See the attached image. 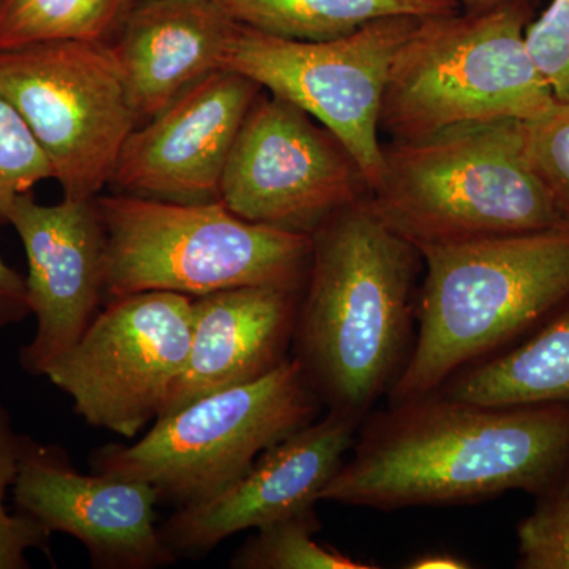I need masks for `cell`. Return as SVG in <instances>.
Here are the masks:
<instances>
[{
    "label": "cell",
    "instance_id": "obj_19",
    "mask_svg": "<svg viewBox=\"0 0 569 569\" xmlns=\"http://www.w3.org/2000/svg\"><path fill=\"white\" fill-rule=\"evenodd\" d=\"M247 28L293 40H331L389 17L429 18L460 11L447 0H220Z\"/></svg>",
    "mask_w": 569,
    "mask_h": 569
},
{
    "label": "cell",
    "instance_id": "obj_20",
    "mask_svg": "<svg viewBox=\"0 0 569 569\" xmlns=\"http://www.w3.org/2000/svg\"><path fill=\"white\" fill-rule=\"evenodd\" d=\"M132 0H3L0 51L54 40H102L121 28Z\"/></svg>",
    "mask_w": 569,
    "mask_h": 569
},
{
    "label": "cell",
    "instance_id": "obj_25",
    "mask_svg": "<svg viewBox=\"0 0 569 569\" xmlns=\"http://www.w3.org/2000/svg\"><path fill=\"white\" fill-rule=\"evenodd\" d=\"M531 162L569 220V103L526 121Z\"/></svg>",
    "mask_w": 569,
    "mask_h": 569
},
{
    "label": "cell",
    "instance_id": "obj_17",
    "mask_svg": "<svg viewBox=\"0 0 569 569\" xmlns=\"http://www.w3.org/2000/svg\"><path fill=\"white\" fill-rule=\"evenodd\" d=\"M238 21L220 0H144L110 44L137 122H148L209 74L222 70Z\"/></svg>",
    "mask_w": 569,
    "mask_h": 569
},
{
    "label": "cell",
    "instance_id": "obj_22",
    "mask_svg": "<svg viewBox=\"0 0 569 569\" xmlns=\"http://www.w3.org/2000/svg\"><path fill=\"white\" fill-rule=\"evenodd\" d=\"M22 436L14 430L10 411L0 400V569H28L31 549L48 550L51 531L22 512L11 515L6 497L20 466Z\"/></svg>",
    "mask_w": 569,
    "mask_h": 569
},
{
    "label": "cell",
    "instance_id": "obj_16",
    "mask_svg": "<svg viewBox=\"0 0 569 569\" xmlns=\"http://www.w3.org/2000/svg\"><path fill=\"white\" fill-rule=\"evenodd\" d=\"M301 293L241 287L192 298L189 356L159 418L220 389L258 380L287 361Z\"/></svg>",
    "mask_w": 569,
    "mask_h": 569
},
{
    "label": "cell",
    "instance_id": "obj_4",
    "mask_svg": "<svg viewBox=\"0 0 569 569\" xmlns=\"http://www.w3.org/2000/svg\"><path fill=\"white\" fill-rule=\"evenodd\" d=\"M417 250V340L388 406L433 395L569 301V227Z\"/></svg>",
    "mask_w": 569,
    "mask_h": 569
},
{
    "label": "cell",
    "instance_id": "obj_11",
    "mask_svg": "<svg viewBox=\"0 0 569 569\" xmlns=\"http://www.w3.org/2000/svg\"><path fill=\"white\" fill-rule=\"evenodd\" d=\"M367 193L335 134L296 104L260 93L224 167L219 201L247 222L312 234Z\"/></svg>",
    "mask_w": 569,
    "mask_h": 569
},
{
    "label": "cell",
    "instance_id": "obj_29",
    "mask_svg": "<svg viewBox=\"0 0 569 569\" xmlns=\"http://www.w3.org/2000/svg\"><path fill=\"white\" fill-rule=\"evenodd\" d=\"M447 2L458 3L462 10H485L511 2V0H447Z\"/></svg>",
    "mask_w": 569,
    "mask_h": 569
},
{
    "label": "cell",
    "instance_id": "obj_12",
    "mask_svg": "<svg viewBox=\"0 0 569 569\" xmlns=\"http://www.w3.org/2000/svg\"><path fill=\"white\" fill-rule=\"evenodd\" d=\"M13 498L18 512L78 539L93 568L156 569L179 559L156 526L151 485L81 473L54 445L22 436Z\"/></svg>",
    "mask_w": 569,
    "mask_h": 569
},
{
    "label": "cell",
    "instance_id": "obj_18",
    "mask_svg": "<svg viewBox=\"0 0 569 569\" xmlns=\"http://www.w3.org/2000/svg\"><path fill=\"white\" fill-rule=\"evenodd\" d=\"M433 395L482 406H569V301L529 339L466 367Z\"/></svg>",
    "mask_w": 569,
    "mask_h": 569
},
{
    "label": "cell",
    "instance_id": "obj_5",
    "mask_svg": "<svg viewBox=\"0 0 569 569\" xmlns=\"http://www.w3.org/2000/svg\"><path fill=\"white\" fill-rule=\"evenodd\" d=\"M107 236L103 302L144 291L198 298L241 287L305 288L312 234L247 222L220 201L97 197Z\"/></svg>",
    "mask_w": 569,
    "mask_h": 569
},
{
    "label": "cell",
    "instance_id": "obj_14",
    "mask_svg": "<svg viewBox=\"0 0 569 569\" xmlns=\"http://www.w3.org/2000/svg\"><path fill=\"white\" fill-rule=\"evenodd\" d=\"M260 92L236 71L209 74L130 133L111 182L134 197L219 201L224 167Z\"/></svg>",
    "mask_w": 569,
    "mask_h": 569
},
{
    "label": "cell",
    "instance_id": "obj_10",
    "mask_svg": "<svg viewBox=\"0 0 569 569\" xmlns=\"http://www.w3.org/2000/svg\"><path fill=\"white\" fill-rule=\"evenodd\" d=\"M192 342V298L144 291L112 299L43 376L89 426L133 438L162 413Z\"/></svg>",
    "mask_w": 569,
    "mask_h": 569
},
{
    "label": "cell",
    "instance_id": "obj_24",
    "mask_svg": "<svg viewBox=\"0 0 569 569\" xmlns=\"http://www.w3.org/2000/svg\"><path fill=\"white\" fill-rule=\"evenodd\" d=\"M518 568L569 569V490L545 497L518 526Z\"/></svg>",
    "mask_w": 569,
    "mask_h": 569
},
{
    "label": "cell",
    "instance_id": "obj_2",
    "mask_svg": "<svg viewBox=\"0 0 569 569\" xmlns=\"http://www.w3.org/2000/svg\"><path fill=\"white\" fill-rule=\"evenodd\" d=\"M421 254L365 200L312 233L291 356L328 411L362 422L413 353Z\"/></svg>",
    "mask_w": 569,
    "mask_h": 569
},
{
    "label": "cell",
    "instance_id": "obj_23",
    "mask_svg": "<svg viewBox=\"0 0 569 569\" xmlns=\"http://www.w3.org/2000/svg\"><path fill=\"white\" fill-rule=\"evenodd\" d=\"M47 179H54L51 163L20 112L0 96V222L18 194Z\"/></svg>",
    "mask_w": 569,
    "mask_h": 569
},
{
    "label": "cell",
    "instance_id": "obj_27",
    "mask_svg": "<svg viewBox=\"0 0 569 569\" xmlns=\"http://www.w3.org/2000/svg\"><path fill=\"white\" fill-rule=\"evenodd\" d=\"M31 313L24 277L0 258V329L21 323Z\"/></svg>",
    "mask_w": 569,
    "mask_h": 569
},
{
    "label": "cell",
    "instance_id": "obj_30",
    "mask_svg": "<svg viewBox=\"0 0 569 569\" xmlns=\"http://www.w3.org/2000/svg\"><path fill=\"white\" fill-rule=\"evenodd\" d=\"M2 2H3V0H0V7H2Z\"/></svg>",
    "mask_w": 569,
    "mask_h": 569
},
{
    "label": "cell",
    "instance_id": "obj_7",
    "mask_svg": "<svg viewBox=\"0 0 569 569\" xmlns=\"http://www.w3.org/2000/svg\"><path fill=\"white\" fill-rule=\"evenodd\" d=\"M321 408L305 369L290 356L268 376L157 419L138 443L97 449L92 468L148 482L160 501L186 507L230 488L266 449L320 418Z\"/></svg>",
    "mask_w": 569,
    "mask_h": 569
},
{
    "label": "cell",
    "instance_id": "obj_6",
    "mask_svg": "<svg viewBox=\"0 0 569 569\" xmlns=\"http://www.w3.org/2000/svg\"><path fill=\"white\" fill-rule=\"evenodd\" d=\"M529 17V0H511L421 18L389 69L380 130L415 140L548 111L557 100L527 50Z\"/></svg>",
    "mask_w": 569,
    "mask_h": 569
},
{
    "label": "cell",
    "instance_id": "obj_28",
    "mask_svg": "<svg viewBox=\"0 0 569 569\" xmlns=\"http://www.w3.org/2000/svg\"><path fill=\"white\" fill-rule=\"evenodd\" d=\"M407 569H468L470 561L449 552H426L408 561Z\"/></svg>",
    "mask_w": 569,
    "mask_h": 569
},
{
    "label": "cell",
    "instance_id": "obj_26",
    "mask_svg": "<svg viewBox=\"0 0 569 569\" xmlns=\"http://www.w3.org/2000/svg\"><path fill=\"white\" fill-rule=\"evenodd\" d=\"M527 50L553 99L569 103V0H552L526 29Z\"/></svg>",
    "mask_w": 569,
    "mask_h": 569
},
{
    "label": "cell",
    "instance_id": "obj_13",
    "mask_svg": "<svg viewBox=\"0 0 569 569\" xmlns=\"http://www.w3.org/2000/svg\"><path fill=\"white\" fill-rule=\"evenodd\" d=\"M20 236L28 257L29 305L37 331L21 348L20 366L31 376L80 340L103 302L107 236L93 200L63 197L40 204L18 194L3 216Z\"/></svg>",
    "mask_w": 569,
    "mask_h": 569
},
{
    "label": "cell",
    "instance_id": "obj_8",
    "mask_svg": "<svg viewBox=\"0 0 569 569\" xmlns=\"http://www.w3.org/2000/svg\"><path fill=\"white\" fill-rule=\"evenodd\" d=\"M0 96L28 123L63 197H99L138 126L110 43L54 40L2 50Z\"/></svg>",
    "mask_w": 569,
    "mask_h": 569
},
{
    "label": "cell",
    "instance_id": "obj_3",
    "mask_svg": "<svg viewBox=\"0 0 569 569\" xmlns=\"http://www.w3.org/2000/svg\"><path fill=\"white\" fill-rule=\"evenodd\" d=\"M383 156L366 203L415 249L569 227L531 162L520 119L395 140Z\"/></svg>",
    "mask_w": 569,
    "mask_h": 569
},
{
    "label": "cell",
    "instance_id": "obj_21",
    "mask_svg": "<svg viewBox=\"0 0 569 569\" xmlns=\"http://www.w3.org/2000/svg\"><path fill=\"white\" fill-rule=\"evenodd\" d=\"M321 529L317 509L277 520L254 530L238 549L234 569H373L377 565L351 559L331 546L320 545L313 535Z\"/></svg>",
    "mask_w": 569,
    "mask_h": 569
},
{
    "label": "cell",
    "instance_id": "obj_15",
    "mask_svg": "<svg viewBox=\"0 0 569 569\" xmlns=\"http://www.w3.org/2000/svg\"><path fill=\"white\" fill-rule=\"evenodd\" d=\"M361 422L326 411L298 432L266 449L242 477L198 503L178 508L160 527L176 556H204L239 531L316 508L353 448Z\"/></svg>",
    "mask_w": 569,
    "mask_h": 569
},
{
    "label": "cell",
    "instance_id": "obj_9",
    "mask_svg": "<svg viewBox=\"0 0 569 569\" xmlns=\"http://www.w3.org/2000/svg\"><path fill=\"white\" fill-rule=\"evenodd\" d=\"M421 18L389 17L331 40H293L239 24L222 70L301 108L353 157L369 190L383 173L380 112L389 69Z\"/></svg>",
    "mask_w": 569,
    "mask_h": 569
},
{
    "label": "cell",
    "instance_id": "obj_1",
    "mask_svg": "<svg viewBox=\"0 0 569 569\" xmlns=\"http://www.w3.org/2000/svg\"><path fill=\"white\" fill-rule=\"evenodd\" d=\"M569 468V406L496 407L429 395L372 411L320 501L397 511L511 490L553 496Z\"/></svg>",
    "mask_w": 569,
    "mask_h": 569
}]
</instances>
